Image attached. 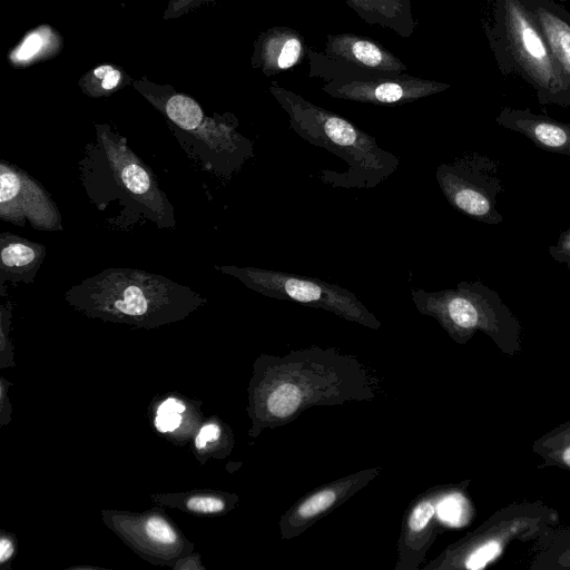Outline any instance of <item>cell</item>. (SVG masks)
Listing matches in <instances>:
<instances>
[{
	"mask_svg": "<svg viewBox=\"0 0 570 570\" xmlns=\"http://www.w3.org/2000/svg\"><path fill=\"white\" fill-rule=\"evenodd\" d=\"M299 50L301 43L297 39L286 41L278 57V66L283 69L293 66L298 58Z\"/></svg>",
	"mask_w": 570,
	"mask_h": 570,
	"instance_id": "22",
	"label": "cell"
},
{
	"mask_svg": "<svg viewBox=\"0 0 570 570\" xmlns=\"http://www.w3.org/2000/svg\"><path fill=\"white\" fill-rule=\"evenodd\" d=\"M0 217L39 230L62 229L61 215L40 184L20 168L0 164Z\"/></svg>",
	"mask_w": 570,
	"mask_h": 570,
	"instance_id": "9",
	"label": "cell"
},
{
	"mask_svg": "<svg viewBox=\"0 0 570 570\" xmlns=\"http://www.w3.org/2000/svg\"><path fill=\"white\" fill-rule=\"evenodd\" d=\"M79 176L97 209H112L108 223L116 228L176 226L174 207L150 168L109 128L98 129L96 141L86 146Z\"/></svg>",
	"mask_w": 570,
	"mask_h": 570,
	"instance_id": "1",
	"label": "cell"
},
{
	"mask_svg": "<svg viewBox=\"0 0 570 570\" xmlns=\"http://www.w3.org/2000/svg\"><path fill=\"white\" fill-rule=\"evenodd\" d=\"M434 497L417 500L404 519L399 540L397 569H416L433 541V525L436 514Z\"/></svg>",
	"mask_w": 570,
	"mask_h": 570,
	"instance_id": "12",
	"label": "cell"
},
{
	"mask_svg": "<svg viewBox=\"0 0 570 570\" xmlns=\"http://www.w3.org/2000/svg\"><path fill=\"white\" fill-rule=\"evenodd\" d=\"M94 75L99 79L100 87L106 91L116 88L120 81V72L108 65L96 68Z\"/></svg>",
	"mask_w": 570,
	"mask_h": 570,
	"instance_id": "21",
	"label": "cell"
},
{
	"mask_svg": "<svg viewBox=\"0 0 570 570\" xmlns=\"http://www.w3.org/2000/svg\"><path fill=\"white\" fill-rule=\"evenodd\" d=\"M220 428L215 423L205 424L195 438V446L198 450L206 448L207 443L215 442L220 436Z\"/></svg>",
	"mask_w": 570,
	"mask_h": 570,
	"instance_id": "23",
	"label": "cell"
},
{
	"mask_svg": "<svg viewBox=\"0 0 570 570\" xmlns=\"http://www.w3.org/2000/svg\"><path fill=\"white\" fill-rule=\"evenodd\" d=\"M561 459L564 464L570 466V445L562 451Z\"/></svg>",
	"mask_w": 570,
	"mask_h": 570,
	"instance_id": "27",
	"label": "cell"
},
{
	"mask_svg": "<svg viewBox=\"0 0 570 570\" xmlns=\"http://www.w3.org/2000/svg\"><path fill=\"white\" fill-rule=\"evenodd\" d=\"M424 94L420 89H404L396 82H383L374 87L364 99L373 100L382 104H394L403 100L416 98Z\"/></svg>",
	"mask_w": 570,
	"mask_h": 570,
	"instance_id": "15",
	"label": "cell"
},
{
	"mask_svg": "<svg viewBox=\"0 0 570 570\" xmlns=\"http://www.w3.org/2000/svg\"><path fill=\"white\" fill-rule=\"evenodd\" d=\"M43 46V38L39 33L29 35L19 49L16 52V56L19 60H29L35 57Z\"/></svg>",
	"mask_w": 570,
	"mask_h": 570,
	"instance_id": "20",
	"label": "cell"
},
{
	"mask_svg": "<svg viewBox=\"0 0 570 570\" xmlns=\"http://www.w3.org/2000/svg\"><path fill=\"white\" fill-rule=\"evenodd\" d=\"M416 309L435 318L459 343L466 342L480 330L501 347L518 345L520 324L499 293L481 281H461L455 288L429 292L411 289Z\"/></svg>",
	"mask_w": 570,
	"mask_h": 570,
	"instance_id": "5",
	"label": "cell"
},
{
	"mask_svg": "<svg viewBox=\"0 0 570 570\" xmlns=\"http://www.w3.org/2000/svg\"><path fill=\"white\" fill-rule=\"evenodd\" d=\"M14 551L12 542L6 538L2 537L0 540V562L3 563L7 560H9Z\"/></svg>",
	"mask_w": 570,
	"mask_h": 570,
	"instance_id": "26",
	"label": "cell"
},
{
	"mask_svg": "<svg viewBox=\"0 0 570 570\" xmlns=\"http://www.w3.org/2000/svg\"><path fill=\"white\" fill-rule=\"evenodd\" d=\"M292 129L304 140L340 157L347 165L343 173L322 169L317 177L338 188H373L392 176L400 165L396 155L383 149L362 129L345 118L299 100L282 96Z\"/></svg>",
	"mask_w": 570,
	"mask_h": 570,
	"instance_id": "4",
	"label": "cell"
},
{
	"mask_svg": "<svg viewBox=\"0 0 570 570\" xmlns=\"http://www.w3.org/2000/svg\"><path fill=\"white\" fill-rule=\"evenodd\" d=\"M187 509L199 513H217L225 509V502L216 497L197 495L186 502Z\"/></svg>",
	"mask_w": 570,
	"mask_h": 570,
	"instance_id": "17",
	"label": "cell"
},
{
	"mask_svg": "<svg viewBox=\"0 0 570 570\" xmlns=\"http://www.w3.org/2000/svg\"><path fill=\"white\" fill-rule=\"evenodd\" d=\"M495 121L529 138L538 148L570 156V122H561L530 109L503 108Z\"/></svg>",
	"mask_w": 570,
	"mask_h": 570,
	"instance_id": "11",
	"label": "cell"
},
{
	"mask_svg": "<svg viewBox=\"0 0 570 570\" xmlns=\"http://www.w3.org/2000/svg\"><path fill=\"white\" fill-rule=\"evenodd\" d=\"M87 314L124 320L171 318L188 314L204 297L163 275L136 268L110 267L65 293Z\"/></svg>",
	"mask_w": 570,
	"mask_h": 570,
	"instance_id": "3",
	"label": "cell"
},
{
	"mask_svg": "<svg viewBox=\"0 0 570 570\" xmlns=\"http://www.w3.org/2000/svg\"><path fill=\"white\" fill-rule=\"evenodd\" d=\"M549 254L556 262L566 264L570 271V227L560 234L554 245L549 246Z\"/></svg>",
	"mask_w": 570,
	"mask_h": 570,
	"instance_id": "19",
	"label": "cell"
},
{
	"mask_svg": "<svg viewBox=\"0 0 570 570\" xmlns=\"http://www.w3.org/2000/svg\"><path fill=\"white\" fill-rule=\"evenodd\" d=\"M355 58L367 65L377 66L382 61V53L376 46L367 41H356L352 48Z\"/></svg>",
	"mask_w": 570,
	"mask_h": 570,
	"instance_id": "18",
	"label": "cell"
},
{
	"mask_svg": "<svg viewBox=\"0 0 570 570\" xmlns=\"http://www.w3.org/2000/svg\"><path fill=\"white\" fill-rule=\"evenodd\" d=\"M185 409V405L180 401L176 399H167L159 405L157 414L183 413Z\"/></svg>",
	"mask_w": 570,
	"mask_h": 570,
	"instance_id": "25",
	"label": "cell"
},
{
	"mask_svg": "<svg viewBox=\"0 0 570 570\" xmlns=\"http://www.w3.org/2000/svg\"><path fill=\"white\" fill-rule=\"evenodd\" d=\"M533 19L570 83V24L544 7L533 9Z\"/></svg>",
	"mask_w": 570,
	"mask_h": 570,
	"instance_id": "14",
	"label": "cell"
},
{
	"mask_svg": "<svg viewBox=\"0 0 570 570\" xmlns=\"http://www.w3.org/2000/svg\"><path fill=\"white\" fill-rule=\"evenodd\" d=\"M503 24L510 50L538 89L540 100L564 104L570 83L534 19L518 0L503 1Z\"/></svg>",
	"mask_w": 570,
	"mask_h": 570,
	"instance_id": "8",
	"label": "cell"
},
{
	"mask_svg": "<svg viewBox=\"0 0 570 570\" xmlns=\"http://www.w3.org/2000/svg\"><path fill=\"white\" fill-rule=\"evenodd\" d=\"M377 471V469H372L351 474L308 494L292 507L281 519L282 538L289 539L301 534L318 518L340 505L370 482L379 473Z\"/></svg>",
	"mask_w": 570,
	"mask_h": 570,
	"instance_id": "10",
	"label": "cell"
},
{
	"mask_svg": "<svg viewBox=\"0 0 570 570\" xmlns=\"http://www.w3.org/2000/svg\"><path fill=\"white\" fill-rule=\"evenodd\" d=\"M180 423V413L157 414L155 419V426L161 433L175 431L179 428Z\"/></svg>",
	"mask_w": 570,
	"mask_h": 570,
	"instance_id": "24",
	"label": "cell"
},
{
	"mask_svg": "<svg viewBox=\"0 0 570 570\" xmlns=\"http://www.w3.org/2000/svg\"><path fill=\"white\" fill-rule=\"evenodd\" d=\"M147 537L161 544H173L177 541V534L171 525L161 517H149L145 522Z\"/></svg>",
	"mask_w": 570,
	"mask_h": 570,
	"instance_id": "16",
	"label": "cell"
},
{
	"mask_svg": "<svg viewBox=\"0 0 570 570\" xmlns=\"http://www.w3.org/2000/svg\"><path fill=\"white\" fill-rule=\"evenodd\" d=\"M499 164L479 153H468L438 166L435 178L446 202L463 215L489 225L502 223L497 208L503 190Z\"/></svg>",
	"mask_w": 570,
	"mask_h": 570,
	"instance_id": "7",
	"label": "cell"
},
{
	"mask_svg": "<svg viewBox=\"0 0 570 570\" xmlns=\"http://www.w3.org/2000/svg\"><path fill=\"white\" fill-rule=\"evenodd\" d=\"M0 284L31 283L46 257V247L11 233H1Z\"/></svg>",
	"mask_w": 570,
	"mask_h": 570,
	"instance_id": "13",
	"label": "cell"
},
{
	"mask_svg": "<svg viewBox=\"0 0 570 570\" xmlns=\"http://www.w3.org/2000/svg\"><path fill=\"white\" fill-rule=\"evenodd\" d=\"M215 268L235 277L249 289L264 296L322 308L346 321L373 330L381 327V322L361 299L353 292L337 284L288 272L252 266L224 265L215 266Z\"/></svg>",
	"mask_w": 570,
	"mask_h": 570,
	"instance_id": "6",
	"label": "cell"
},
{
	"mask_svg": "<svg viewBox=\"0 0 570 570\" xmlns=\"http://www.w3.org/2000/svg\"><path fill=\"white\" fill-rule=\"evenodd\" d=\"M271 358L262 402L264 420L273 426L293 421L313 405L368 400L374 395L361 364L333 348L311 347Z\"/></svg>",
	"mask_w": 570,
	"mask_h": 570,
	"instance_id": "2",
	"label": "cell"
}]
</instances>
